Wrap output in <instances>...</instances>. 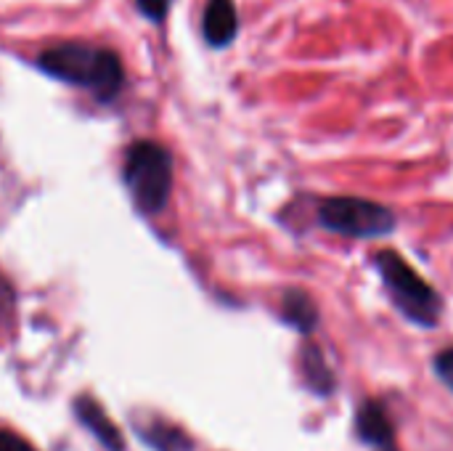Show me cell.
<instances>
[{
  "instance_id": "cell-1",
  "label": "cell",
  "mask_w": 453,
  "mask_h": 451,
  "mask_svg": "<svg viewBox=\"0 0 453 451\" xmlns=\"http://www.w3.org/2000/svg\"><path fill=\"white\" fill-rule=\"evenodd\" d=\"M37 66L53 80L90 90L98 101L117 98L125 85V69L119 56L109 48H96L80 40L45 48L37 56Z\"/></svg>"
},
{
  "instance_id": "cell-2",
  "label": "cell",
  "mask_w": 453,
  "mask_h": 451,
  "mask_svg": "<svg viewBox=\"0 0 453 451\" xmlns=\"http://www.w3.org/2000/svg\"><path fill=\"white\" fill-rule=\"evenodd\" d=\"M374 268L382 276V284L393 306L419 327H438L443 314V300L435 287H430L419 271H414L395 250H382L374 255Z\"/></svg>"
},
{
  "instance_id": "cell-3",
  "label": "cell",
  "mask_w": 453,
  "mask_h": 451,
  "mask_svg": "<svg viewBox=\"0 0 453 451\" xmlns=\"http://www.w3.org/2000/svg\"><path fill=\"white\" fill-rule=\"evenodd\" d=\"M122 178L143 213H162L173 189V157L157 141H135L125 154Z\"/></svg>"
},
{
  "instance_id": "cell-4",
  "label": "cell",
  "mask_w": 453,
  "mask_h": 451,
  "mask_svg": "<svg viewBox=\"0 0 453 451\" xmlns=\"http://www.w3.org/2000/svg\"><path fill=\"white\" fill-rule=\"evenodd\" d=\"M316 218L324 229L353 237V239H377L395 229V215L380 202L361 197H329L319 202Z\"/></svg>"
},
{
  "instance_id": "cell-5",
  "label": "cell",
  "mask_w": 453,
  "mask_h": 451,
  "mask_svg": "<svg viewBox=\"0 0 453 451\" xmlns=\"http://www.w3.org/2000/svg\"><path fill=\"white\" fill-rule=\"evenodd\" d=\"M356 433L358 439L374 451H398L395 447V428L380 401H364L356 415Z\"/></svg>"
},
{
  "instance_id": "cell-6",
  "label": "cell",
  "mask_w": 453,
  "mask_h": 451,
  "mask_svg": "<svg viewBox=\"0 0 453 451\" xmlns=\"http://www.w3.org/2000/svg\"><path fill=\"white\" fill-rule=\"evenodd\" d=\"M239 32V13L234 0H207L202 13V35L207 45L226 48L236 40Z\"/></svg>"
},
{
  "instance_id": "cell-7",
  "label": "cell",
  "mask_w": 453,
  "mask_h": 451,
  "mask_svg": "<svg viewBox=\"0 0 453 451\" xmlns=\"http://www.w3.org/2000/svg\"><path fill=\"white\" fill-rule=\"evenodd\" d=\"M74 412H77V417L82 420V425H85L106 449L122 451V436H119V431H117L114 423L98 409L96 401H90V399H77Z\"/></svg>"
},
{
  "instance_id": "cell-8",
  "label": "cell",
  "mask_w": 453,
  "mask_h": 451,
  "mask_svg": "<svg viewBox=\"0 0 453 451\" xmlns=\"http://www.w3.org/2000/svg\"><path fill=\"white\" fill-rule=\"evenodd\" d=\"M281 314H284V322L303 335L313 332L319 324V308L311 300V295L303 290H287V295L281 300Z\"/></svg>"
},
{
  "instance_id": "cell-9",
  "label": "cell",
  "mask_w": 453,
  "mask_h": 451,
  "mask_svg": "<svg viewBox=\"0 0 453 451\" xmlns=\"http://www.w3.org/2000/svg\"><path fill=\"white\" fill-rule=\"evenodd\" d=\"M303 372H305L308 388L316 396H329L334 391V372L329 369V364L316 343H308L303 348Z\"/></svg>"
},
{
  "instance_id": "cell-10",
  "label": "cell",
  "mask_w": 453,
  "mask_h": 451,
  "mask_svg": "<svg viewBox=\"0 0 453 451\" xmlns=\"http://www.w3.org/2000/svg\"><path fill=\"white\" fill-rule=\"evenodd\" d=\"M133 3L141 11V16H146L154 24H162L170 13V5H173V0H133Z\"/></svg>"
},
{
  "instance_id": "cell-11",
  "label": "cell",
  "mask_w": 453,
  "mask_h": 451,
  "mask_svg": "<svg viewBox=\"0 0 453 451\" xmlns=\"http://www.w3.org/2000/svg\"><path fill=\"white\" fill-rule=\"evenodd\" d=\"M433 369H435V375L443 380V385L453 393V348H446V351H441V354L435 356Z\"/></svg>"
},
{
  "instance_id": "cell-12",
  "label": "cell",
  "mask_w": 453,
  "mask_h": 451,
  "mask_svg": "<svg viewBox=\"0 0 453 451\" xmlns=\"http://www.w3.org/2000/svg\"><path fill=\"white\" fill-rule=\"evenodd\" d=\"M0 451H35L29 441H24L21 436L11 433V431H0Z\"/></svg>"
}]
</instances>
